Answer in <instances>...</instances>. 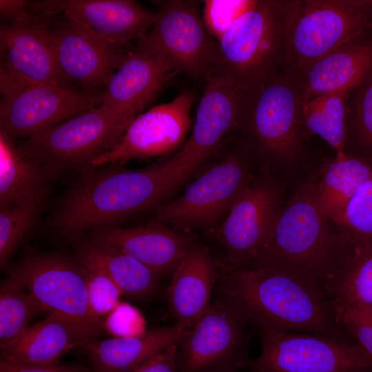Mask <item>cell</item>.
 <instances>
[{"label":"cell","instance_id":"1","mask_svg":"<svg viewBox=\"0 0 372 372\" xmlns=\"http://www.w3.org/2000/svg\"><path fill=\"white\" fill-rule=\"evenodd\" d=\"M223 291L258 329L312 333L348 340L320 286L293 269L249 265L229 271Z\"/></svg>","mask_w":372,"mask_h":372},{"label":"cell","instance_id":"39","mask_svg":"<svg viewBox=\"0 0 372 372\" xmlns=\"http://www.w3.org/2000/svg\"><path fill=\"white\" fill-rule=\"evenodd\" d=\"M178 343L173 344L133 372H178Z\"/></svg>","mask_w":372,"mask_h":372},{"label":"cell","instance_id":"20","mask_svg":"<svg viewBox=\"0 0 372 372\" xmlns=\"http://www.w3.org/2000/svg\"><path fill=\"white\" fill-rule=\"evenodd\" d=\"M52 34L44 20L32 15L1 25V68L23 82L68 87L57 66Z\"/></svg>","mask_w":372,"mask_h":372},{"label":"cell","instance_id":"7","mask_svg":"<svg viewBox=\"0 0 372 372\" xmlns=\"http://www.w3.org/2000/svg\"><path fill=\"white\" fill-rule=\"evenodd\" d=\"M127 127L101 105L35 135L19 147L52 178L66 170L90 171Z\"/></svg>","mask_w":372,"mask_h":372},{"label":"cell","instance_id":"23","mask_svg":"<svg viewBox=\"0 0 372 372\" xmlns=\"http://www.w3.org/2000/svg\"><path fill=\"white\" fill-rule=\"evenodd\" d=\"M99 332L55 312L29 327L14 341L1 349V360L12 363L59 362L71 349L96 340Z\"/></svg>","mask_w":372,"mask_h":372},{"label":"cell","instance_id":"18","mask_svg":"<svg viewBox=\"0 0 372 372\" xmlns=\"http://www.w3.org/2000/svg\"><path fill=\"white\" fill-rule=\"evenodd\" d=\"M30 5L45 15L63 14L105 39L127 47L144 38L156 17L132 0H48Z\"/></svg>","mask_w":372,"mask_h":372},{"label":"cell","instance_id":"26","mask_svg":"<svg viewBox=\"0 0 372 372\" xmlns=\"http://www.w3.org/2000/svg\"><path fill=\"white\" fill-rule=\"evenodd\" d=\"M188 329L174 324L131 338L92 340L85 347L94 372H133L169 347L178 343Z\"/></svg>","mask_w":372,"mask_h":372},{"label":"cell","instance_id":"14","mask_svg":"<svg viewBox=\"0 0 372 372\" xmlns=\"http://www.w3.org/2000/svg\"><path fill=\"white\" fill-rule=\"evenodd\" d=\"M8 278L48 312L100 332L101 319L90 312L83 265L56 254L30 256L11 269Z\"/></svg>","mask_w":372,"mask_h":372},{"label":"cell","instance_id":"6","mask_svg":"<svg viewBox=\"0 0 372 372\" xmlns=\"http://www.w3.org/2000/svg\"><path fill=\"white\" fill-rule=\"evenodd\" d=\"M372 27V0H297L284 70L296 77L338 46Z\"/></svg>","mask_w":372,"mask_h":372},{"label":"cell","instance_id":"4","mask_svg":"<svg viewBox=\"0 0 372 372\" xmlns=\"http://www.w3.org/2000/svg\"><path fill=\"white\" fill-rule=\"evenodd\" d=\"M313 182V177L304 181L282 206L261 252L250 265L288 267L320 286L335 249L336 235L317 203Z\"/></svg>","mask_w":372,"mask_h":372},{"label":"cell","instance_id":"8","mask_svg":"<svg viewBox=\"0 0 372 372\" xmlns=\"http://www.w3.org/2000/svg\"><path fill=\"white\" fill-rule=\"evenodd\" d=\"M260 353L251 372H372V358L358 344L305 332L259 329Z\"/></svg>","mask_w":372,"mask_h":372},{"label":"cell","instance_id":"27","mask_svg":"<svg viewBox=\"0 0 372 372\" xmlns=\"http://www.w3.org/2000/svg\"><path fill=\"white\" fill-rule=\"evenodd\" d=\"M321 168L319 176L313 177V193L322 212L334 223L359 188L372 178V163L343 152Z\"/></svg>","mask_w":372,"mask_h":372},{"label":"cell","instance_id":"15","mask_svg":"<svg viewBox=\"0 0 372 372\" xmlns=\"http://www.w3.org/2000/svg\"><path fill=\"white\" fill-rule=\"evenodd\" d=\"M280 198L273 181L253 180L224 222L211 229L224 249L229 271L245 267L259 256L282 207Z\"/></svg>","mask_w":372,"mask_h":372},{"label":"cell","instance_id":"29","mask_svg":"<svg viewBox=\"0 0 372 372\" xmlns=\"http://www.w3.org/2000/svg\"><path fill=\"white\" fill-rule=\"evenodd\" d=\"M81 262L105 273L123 294L131 297H146L157 285V274L134 258L114 248L92 243L83 251Z\"/></svg>","mask_w":372,"mask_h":372},{"label":"cell","instance_id":"12","mask_svg":"<svg viewBox=\"0 0 372 372\" xmlns=\"http://www.w3.org/2000/svg\"><path fill=\"white\" fill-rule=\"evenodd\" d=\"M198 8L193 1L159 3L152 28L136 45L161 54L178 73L205 80L213 67L217 43L206 29Z\"/></svg>","mask_w":372,"mask_h":372},{"label":"cell","instance_id":"30","mask_svg":"<svg viewBox=\"0 0 372 372\" xmlns=\"http://www.w3.org/2000/svg\"><path fill=\"white\" fill-rule=\"evenodd\" d=\"M349 94L341 90L303 101L302 122L308 139L318 135L336 153L344 152Z\"/></svg>","mask_w":372,"mask_h":372},{"label":"cell","instance_id":"9","mask_svg":"<svg viewBox=\"0 0 372 372\" xmlns=\"http://www.w3.org/2000/svg\"><path fill=\"white\" fill-rule=\"evenodd\" d=\"M0 88V131L12 139L30 138L100 105L103 99V94L23 82L1 68Z\"/></svg>","mask_w":372,"mask_h":372},{"label":"cell","instance_id":"22","mask_svg":"<svg viewBox=\"0 0 372 372\" xmlns=\"http://www.w3.org/2000/svg\"><path fill=\"white\" fill-rule=\"evenodd\" d=\"M92 243L109 247L134 258L158 276L174 270L192 245L183 234L152 221L130 228L96 229Z\"/></svg>","mask_w":372,"mask_h":372},{"label":"cell","instance_id":"32","mask_svg":"<svg viewBox=\"0 0 372 372\" xmlns=\"http://www.w3.org/2000/svg\"><path fill=\"white\" fill-rule=\"evenodd\" d=\"M47 311L27 291L8 277L0 287V347L18 338L37 315Z\"/></svg>","mask_w":372,"mask_h":372},{"label":"cell","instance_id":"10","mask_svg":"<svg viewBox=\"0 0 372 372\" xmlns=\"http://www.w3.org/2000/svg\"><path fill=\"white\" fill-rule=\"evenodd\" d=\"M258 154L248 138L238 143L175 200L161 206L153 220L177 227L211 224L229 211L253 180L252 158Z\"/></svg>","mask_w":372,"mask_h":372},{"label":"cell","instance_id":"41","mask_svg":"<svg viewBox=\"0 0 372 372\" xmlns=\"http://www.w3.org/2000/svg\"><path fill=\"white\" fill-rule=\"evenodd\" d=\"M30 3L22 0H0V12L3 17L11 22L20 21L30 18L32 15L28 10Z\"/></svg>","mask_w":372,"mask_h":372},{"label":"cell","instance_id":"37","mask_svg":"<svg viewBox=\"0 0 372 372\" xmlns=\"http://www.w3.org/2000/svg\"><path fill=\"white\" fill-rule=\"evenodd\" d=\"M254 1L206 0L202 19L209 34L218 41Z\"/></svg>","mask_w":372,"mask_h":372},{"label":"cell","instance_id":"34","mask_svg":"<svg viewBox=\"0 0 372 372\" xmlns=\"http://www.w3.org/2000/svg\"><path fill=\"white\" fill-rule=\"evenodd\" d=\"M43 201L0 207V264L6 260L30 229Z\"/></svg>","mask_w":372,"mask_h":372},{"label":"cell","instance_id":"5","mask_svg":"<svg viewBox=\"0 0 372 372\" xmlns=\"http://www.w3.org/2000/svg\"><path fill=\"white\" fill-rule=\"evenodd\" d=\"M303 99L295 79L282 70L246 91L238 129L244 128L259 154L289 163L301 157L307 138Z\"/></svg>","mask_w":372,"mask_h":372},{"label":"cell","instance_id":"28","mask_svg":"<svg viewBox=\"0 0 372 372\" xmlns=\"http://www.w3.org/2000/svg\"><path fill=\"white\" fill-rule=\"evenodd\" d=\"M50 178L14 139L0 131V207L43 201Z\"/></svg>","mask_w":372,"mask_h":372},{"label":"cell","instance_id":"38","mask_svg":"<svg viewBox=\"0 0 372 372\" xmlns=\"http://www.w3.org/2000/svg\"><path fill=\"white\" fill-rule=\"evenodd\" d=\"M103 327L114 338L138 337L147 331L141 312L127 302H120L107 316Z\"/></svg>","mask_w":372,"mask_h":372},{"label":"cell","instance_id":"21","mask_svg":"<svg viewBox=\"0 0 372 372\" xmlns=\"http://www.w3.org/2000/svg\"><path fill=\"white\" fill-rule=\"evenodd\" d=\"M371 73L372 27L338 46L299 76L292 77L303 101H307L337 90L350 92Z\"/></svg>","mask_w":372,"mask_h":372},{"label":"cell","instance_id":"40","mask_svg":"<svg viewBox=\"0 0 372 372\" xmlns=\"http://www.w3.org/2000/svg\"><path fill=\"white\" fill-rule=\"evenodd\" d=\"M12 364L13 372H94L92 369L81 365L64 364L59 362L45 364L19 362Z\"/></svg>","mask_w":372,"mask_h":372},{"label":"cell","instance_id":"2","mask_svg":"<svg viewBox=\"0 0 372 372\" xmlns=\"http://www.w3.org/2000/svg\"><path fill=\"white\" fill-rule=\"evenodd\" d=\"M177 185L163 163L136 171L90 170L65 196L52 225L68 234L110 227L157 204Z\"/></svg>","mask_w":372,"mask_h":372},{"label":"cell","instance_id":"13","mask_svg":"<svg viewBox=\"0 0 372 372\" xmlns=\"http://www.w3.org/2000/svg\"><path fill=\"white\" fill-rule=\"evenodd\" d=\"M204 81L191 136L178 153L163 163L178 185L240 126L246 90L213 72Z\"/></svg>","mask_w":372,"mask_h":372},{"label":"cell","instance_id":"16","mask_svg":"<svg viewBox=\"0 0 372 372\" xmlns=\"http://www.w3.org/2000/svg\"><path fill=\"white\" fill-rule=\"evenodd\" d=\"M194 93L186 90L171 102L155 106L139 114L129 125L118 142L95 158L92 166H121L134 158L165 154L184 141L192 128L190 112Z\"/></svg>","mask_w":372,"mask_h":372},{"label":"cell","instance_id":"42","mask_svg":"<svg viewBox=\"0 0 372 372\" xmlns=\"http://www.w3.org/2000/svg\"><path fill=\"white\" fill-rule=\"evenodd\" d=\"M14 366L12 362L1 360L0 372H13Z\"/></svg>","mask_w":372,"mask_h":372},{"label":"cell","instance_id":"24","mask_svg":"<svg viewBox=\"0 0 372 372\" xmlns=\"http://www.w3.org/2000/svg\"><path fill=\"white\" fill-rule=\"evenodd\" d=\"M216 267L204 249L192 245L174 270L167 291L169 310L187 329L209 309Z\"/></svg>","mask_w":372,"mask_h":372},{"label":"cell","instance_id":"3","mask_svg":"<svg viewBox=\"0 0 372 372\" xmlns=\"http://www.w3.org/2000/svg\"><path fill=\"white\" fill-rule=\"evenodd\" d=\"M297 0H258L218 41L210 72L253 90L284 70Z\"/></svg>","mask_w":372,"mask_h":372},{"label":"cell","instance_id":"11","mask_svg":"<svg viewBox=\"0 0 372 372\" xmlns=\"http://www.w3.org/2000/svg\"><path fill=\"white\" fill-rule=\"evenodd\" d=\"M248 323L227 298L211 303L178 343V372H237L249 362Z\"/></svg>","mask_w":372,"mask_h":372},{"label":"cell","instance_id":"33","mask_svg":"<svg viewBox=\"0 0 372 372\" xmlns=\"http://www.w3.org/2000/svg\"><path fill=\"white\" fill-rule=\"evenodd\" d=\"M333 224L341 242H372V178L359 188Z\"/></svg>","mask_w":372,"mask_h":372},{"label":"cell","instance_id":"35","mask_svg":"<svg viewBox=\"0 0 372 372\" xmlns=\"http://www.w3.org/2000/svg\"><path fill=\"white\" fill-rule=\"evenodd\" d=\"M87 304L91 314L98 319L108 315L120 303L123 294L115 283L103 272L85 266Z\"/></svg>","mask_w":372,"mask_h":372},{"label":"cell","instance_id":"19","mask_svg":"<svg viewBox=\"0 0 372 372\" xmlns=\"http://www.w3.org/2000/svg\"><path fill=\"white\" fill-rule=\"evenodd\" d=\"M177 74L163 56L135 45L110 79L101 105L127 128Z\"/></svg>","mask_w":372,"mask_h":372},{"label":"cell","instance_id":"36","mask_svg":"<svg viewBox=\"0 0 372 372\" xmlns=\"http://www.w3.org/2000/svg\"><path fill=\"white\" fill-rule=\"evenodd\" d=\"M340 327L372 358V306L331 305Z\"/></svg>","mask_w":372,"mask_h":372},{"label":"cell","instance_id":"31","mask_svg":"<svg viewBox=\"0 0 372 372\" xmlns=\"http://www.w3.org/2000/svg\"><path fill=\"white\" fill-rule=\"evenodd\" d=\"M344 152L372 163V73L349 94Z\"/></svg>","mask_w":372,"mask_h":372},{"label":"cell","instance_id":"25","mask_svg":"<svg viewBox=\"0 0 372 372\" xmlns=\"http://www.w3.org/2000/svg\"><path fill=\"white\" fill-rule=\"evenodd\" d=\"M320 287L330 305L372 306V242L336 240Z\"/></svg>","mask_w":372,"mask_h":372},{"label":"cell","instance_id":"17","mask_svg":"<svg viewBox=\"0 0 372 372\" xmlns=\"http://www.w3.org/2000/svg\"><path fill=\"white\" fill-rule=\"evenodd\" d=\"M52 34L61 77L87 90L107 85L134 47L110 42L68 19Z\"/></svg>","mask_w":372,"mask_h":372}]
</instances>
